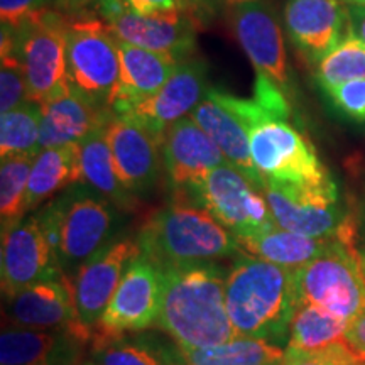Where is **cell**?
Listing matches in <instances>:
<instances>
[{
  "label": "cell",
  "mask_w": 365,
  "mask_h": 365,
  "mask_svg": "<svg viewBox=\"0 0 365 365\" xmlns=\"http://www.w3.org/2000/svg\"><path fill=\"white\" fill-rule=\"evenodd\" d=\"M163 303L158 327L185 349H205L237 335L225 303L227 274L215 262L159 267Z\"/></svg>",
  "instance_id": "1"
},
{
  "label": "cell",
  "mask_w": 365,
  "mask_h": 365,
  "mask_svg": "<svg viewBox=\"0 0 365 365\" xmlns=\"http://www.w3.org/2000/svg\"><path fill=\"white\" fill-rule=\"evenodd\" d=\"M225 303L237 335L287 345L298 308L294 269L242 254L227 274Z\"/></svg>",
  "instance_id": "2"
},
{
  "label": "cell",
  "mask_w": 365,
  "mask_h": 365,
  "mask_svg": "<svg viewBox=\"0 0 365 365\" xmlns=\"http://www.w3.org/2000/svg\"><path fill=\"white\" fill-rule=\"evenodd\" d=\"M158 267L213 262L242 252L237 237L200 205L175 203L150 217L137 237Z\"/></svg>",
  "instance_id": "3"
},
{
  "label": "cell",
  "mask_w": 365,
  "mask_h": 365,
  "mask_svg": "<svg viewBox=\"0 0 365 365\" xmlns=\"http://www.w3.org/2000/svg\"><path fill=\"white\" fill-rule=\"evenodd\" d=\"M115 208L83 182L66 188L43 208L38 222L66 276L112 244Z\"/></svg>",
  "instance_id": "4"
},
{
  "label": "cell",
  "mask_w": 365,
  "mask_h": 365,
  "mask_svg": "<svg viewBox=\"0 0 365 365\" xmlns=\"http://www.w3.org/2000/svg\"><path fill=\"white\" fill-rule=\"evenodd\" d=\"M298 304H313L352 322L365 307V274L359 252V220L349 213L331 244L294 269Z\"/></svg>",
  "instance_id": "5"
},
{
  "label": "cell",
  "mask_w": 365,
  "mask_h": 365,
  "mask_svg": "<svg viewBox=\"0 0 365 365\" xmlns=\"http://www.w3.org/2000/svg\"><path fill=\"white\" fill-rule=\"evenodd\" d=\"M66 19L53 9H41L14 31L31 102L46 107L71 91L66 73Z\"/></svg>",
  "instance_id": "6"
},
{
  "label": "cell",
  "mask_w": 365,
  "mask_h": 365,
  "mask_svg": "<svg viewBox=\"0 0 365 365\" xmlns=\"http://www.w3.org/2000/svg\"><path fill=\"white\" fill-rule=\"evenodd\" d=\"M66 73L71 90L100 107L112 108L120 78V53L107 22L95 17H68Z\"/></svg>",
  "instance_id": "7"
},
{
  "label": "cell",
  "mask_w": 365,
  "mask_h": 365,
  "mask_svg": "<svg viewBox=\"0 0 365 365\" xmlns=\"http://www.w3.org/2000/svg\"><path fill=\"white\" fill-rule=\"evenodd\" d=\"M250 156L264 181L323 182L331 180L317 150L296 127L279 118H264L247 129Z\"/></svg>",
  "instance_id": "8"
},
{
  "label": "cell",
  "mask_w": 365,
  "mask_h": 365,
  "mask_svg": "<svg viewBox=\"0 0 365 365\" xmlns=\"http://www.w3.org/2000/svg\"><path fill=\"white\" fill-rule=\"evenodd\" d=\"M188 193L235 237L277 227L261 186L225 163Z\"/></svg>",
  "instance_id": "9"
},
{
  "label": "cell",
  "mask_w": 365,
  "mask_h": 365,
  "mask_svg": "<svg viewBox=\"0 0 365 365\" xmlns=\"http://www.w3.org/2000/svg\"><path fill=\"white\" fill-rule=\"evenodd\" d=\"M264 195L277 227L308 237L333 235L349 212L340 207L335 181L277 182L264 181Z\"/></svg>",
  "instance_id": "10"
},
{
  "label": "cell",
  "mask_w": 365,
  "mask_h": 365,
  "mask_svg": "<svg viewBox=\"0 0 365 365\" xmlns=\"http://www.w3.org/2000/svg\"><path fill=\"white\" fill-rule=\"evenodd\" d=\"M161 303V269L140 252L127 267L115 294L95 328L91 341L148 330L158 323Z\"/></svg>",
  "instance_id": "11"
},
{
  "label": "cell",
  "mask_w": 365,
  "mask_h": 365,
  "mask_svg": "<svg viewBox=\"0 0 365 365\" xmlns=\"http://www.w3.org/2000/svg\"><path fill=\"white\" fill-rule=\"evenodd\" d=\"M98 7L108 29L120 43L170 54L178 61L195 51V22L186 12L143 16L127 9L122 0H102Z\"/></svg>",
  "instance_id": "12"
},
{
  "label": "cell",
  "mask_w": 365,
  "mask_h": 365,
  "mask_svg": "<svg viewBox=\"0 0 365 365\" xmlns=\"http://www.w3.org/2000/svg\"><path fill=\"white\" fill-rule=\"evenodd\" d=\"M166 132L154 129L134 113L115 115L107 125L113 168L130 195L145 193L154 186L163 163Z\"/></svg>",
  "instance_id": "13"
},
{
  "label": "cell",
  "mask_w": 365,
  "mask_h": 365,
  "mask_svg": "<svg viewBox=\"0 0 365 365\" xmlns=\"http://www.w3.org/2000/svg\"><path fill=\"white\" fill-rule=\"evenodd\" d=\"M230 22L257 76L271 80L287 95L291 85L284 39L271 7L262 0H239L230 7Z\"/></svg>",
  "instance_id": "14"
},
{
  "label": "cell",
  "mask_w": 365,
  "mask_h": 365,
  "mask_svg": "<svg viewBox=\"0 0 365 365\" xmlns=\"http://www.w3.org/2000/svg\"><path fill=\"white\" fill-rule=\"evenodd\" d=\"M139 254L140 247L137 239L112 242L107 249H103L102 252L76 269L71 276H68L71 281L78 319L81 327L90 333L91 339L127 267Z\"/></svg>",
  "instance_id": "15"
},
{
  "label": "cell",
  "mask_w": 365,
  "mask_h": 365,
  "mask_svg": "<svg viewBox=\"0 0 365 365\" xmlns=\"http://www.w3.org/2000/svg\"><path fill=\"white\" fill-rule=\"evenodd\" d=\"M2 293L11 298L24 287L63 276L56 254L46 239L38 217L24 218L2 232Z\"/></svg>",
  "instance_id": "16"
},
{
  "label": "cell",
  "mask_w": 365,
  "mask_h": 365,
  "mask_svg": "<svg viewBox=\"0 0 365 365\" xmlns=\"http://www.w3.org/2000/svg\"><path fill=\"white\" fill-rule=\"evenodd\" d=\"M284 26L296 51L314 66L350 33L341 0H287Z\"/></svg>",
  "instance_id": "17"
},
{
  "label": "cell",
  "mask_w": 365,
  "mask_h": 365,
  "mask_svg": "<svg viewBox=\"0 0 365 365\" xmlns=\"http://www.w3.org/2000/svg\"><path fill=\"white\" fill-rule=\"evenodd\" d=\"M9 319L19 328L31 330H70L91 344V335L81 327L73 298L71 281L66 274L24 287L7 298Z\"/></svg>",
  "instance_id": "18"
},
{
  "label": "cell",
  "mask_w": 365,
  "mask_h": 365,
  "mask_svg": "<svg viewBox=\"0 0 365 365\" xmlns=\"http://www.w3.org/2000/svg\"><path fill=\"white\" fill-rule=\"evenodd\" d=\"M227 159L217 144L191 117L168 127L163 144V164L173 185L193 190Z\"/></svg>",
  "instance_id": "19"
},
{
  "label": "cell",
  "mask_w": 365,
  "mask_h": 365,
  "mask_svg": "<svg viewBox=\"0 0 365 365\" xmlns=\"http://www.w3.org/2000/svg\"><path fill=\"white\" fill-rule=\"evenodd\" d=\"M208 90L207 65L202 59H185L153 97L137 103L127 113H134L154 129L166 132L168 127L193 112Z\"/></svg>",
  "instance_id": "20"
},
{
  "label": "cell",
  "mask_w": 365,
  "mask_h": 365,
  "mask_svg": "<svg viewBox=\"0 0 365 365\" xmlns=\"http://www.w3.org/2000/svg\"><path fill=\"white\" fill-rule=\"evenodd\" d=\"M86 345L70 330L9 327L0 335V365H80Z\"/></svg>",
  "instance_id": "21"
},
{
  "label": "cell",
  "mask_w": 365,
  "mask_h": 365,
  "mask_svg": "<svg viewBox=\"0 0 365 365\" xmlns=\"http://www.w3.org/2000/svg\"><path fill=\"white\" fill-rule=\"evenodd\" d=\"M120 78L112 100L115 115L127 113L137 103L153 97L171 78L181 61L170 54L150 51L139 46L120 43Z\"/></svg>",
  "instance_id": "22"
},
{
  "label": "cell",
  "mask_w": 365,
  "mask_h": 365,
  "mask_svg": "<svg viewBox=\"0 0 365 365\" xmlns=\"http://www.w3.org/2000/svg\"><path fill=\"white\" fill-rule=\"evenodd\" d=\"M115 117L112 108L100 107L71 90L65 97L43 107L39 150L80 144Z\"/></svg>",
  "instance_id": "23"
},
{
  "label": "cell",
  "mask_w": 365,
  "mask_h": 365,
  "mask_svg": "<svg viewBox=\"0 0 365 365\" xmlns=\"http://www.w3.org/2000/svg\"><path fill=\"white\" fill-rule=\"evenodd\" d=\"M190 117L207 132V135L222 150L230 166L237 168L255 185L264 188V180L255 170L252 156H250L247 130L237 120L234 113L228 112L207 93V97L190 113Z\"/></svg>",
  "instance_id": "24"
},
{
  "label": "cell",
  "mask_w": 365,
  "mask_h": 365,
  "mask_svg": "<svg viewBox=\"0 0 365 365\" xmlns=\"http://www.w3.org/2000/svg\"><path fill=\"white\" fill-rule=\"evenodd\" d=\"M333 235L308 237L274 227L254 235L237 237L244 254L287 269H298L328 249Z\"/></svg>",
  "instance_id": "25"
},
{
  "label": "cell",
  "mask_w": 365,
  "mask_h": 365,
  "mask_svg": "<svg viewBox=\"0 0 365 365\" xmlns=\"http://www.w3.org/2000/svg\"><path fill=\"white\" fill-rule=\"evenodd\" d=\"M78 182H81L78 144L41 149L31 168L26 210H36L46 200Z\"/></svg>",
  "instance_id": "26"
},
{
  "label": "cell",
  "mask_w": 365,
  "mask_h": 365,
  "mask_svg": "<svg viewBox=\"0 0 365 365\" xmlns=\"http://www.w3.org/2000/svg\"><path fill=\"white\" fill-rule=\"evenodd\" d=\"M91 360L97 365H182L178 345L144 333H125L91 341Z\"/></svg>",
  "instance_id": "27"
},
{
  "label": "cell",
  "mask_w": 365,
  "mask_h": 365,
  "mask_svg": "<svg viewBox=\"0 0 365 365\" xmlns=\"http://www.w3.org/2000/svg\"><path fill=\"white\" fill-rule=\"evenodd\" d=\"M78 149L81 182L107 198L117 208L132 210L135 198L124 188L113 168L110 145L107 139V125L81 140Z\"/></svg>",
  "instance_id": "28"
},
{
  "label": "cell",
  "mask_w": 365,
  "mask_h": 365,
  "mask_svg": "<svg viewBox=\"0 0 365 365\" xmlns=\"http://www.w3.org/2000/svg\"><path fill=\"white\" fill-rule=\"evenodd\" d=\"M178 349L182 365H281L284 359V349L249 336L205 349Z\"/></svg>",
  "instance_id": "29"
},
{
  "label": "cell",
  "mask_w": 365,
  "mask_h": 365,
  "mask_svg": "<svg viewBox=\"0 0 365 365\" xmlns=\"http://www.w3.org/2000/svg\"><path fill=\"white\" fill-rule=\"evenodd\" d=\"M349 322L313 304H298L289 325L286 349L317 352L345 339Z\"/></svg>",
  "instance_id": "30"
},
{
  "label": "cell",
  "mask_w": 365,
  "mask_h": 365,
  "mask_svg": "<svg viewBox=\"0 0 365 365\" xmlns=\"http://www.w3.org/2000/svg\"><path fill=\"white\" fill-rule=\"evenodd\" d=\"M43 107L26 102L0 117V154L2 158L39 153Z\"/></svg>",
  "instance_id": "31"
},
{
  "label": "cell",
  "mask_w": 365,
  "mask_h": 365,
  "mask_svg": "<svg viewBox=\"0 0 365 365\" xmlns=\"http://www.w3.org/2000/svg\"><path fill=\"white\" fill-rule=\"evenodd\" d=\"M33 154L2 158L0 166V218L2 232L24 220L27 182L34 161Z\"/></svg>",
  "instance_id": "32"
},
{
  "label": "cell",
  "mask_w": 365,
  "mask_h": 365,
  "mask_svg": "<svg viewBox=\"0 0 365 365\" xmlns=\"http://www.w3.org/2000/svg\"><path fill=\"white\" fill-rule=\"evenodd\" d=\"M314 68V76L322 90L350 80H362L365 78V43L349 33Z\"/></svg>",
  "instance_id": "33"
},
{
  "label": "cell",
  "mask_w": 365,
  "mask_h": 365,
  "mask_svg": "<svg viewBox=\"0 0 365 365\" xmlns=\"http://www.w3.org/2000/svg\"><path fill=\"white\" fill-rule=\"evenodd\" d=\"M2 68H0V110L6 113L19 105L29 102L26 76L22 71L19 58L12 49L2 51Z\"/></svg>",
  "instance_id": "34"
},
{
  "label": "cell",
  "mask_w": 365,
  "mask_h": 365,
  "mask_svg": "<svg viewBox=\"0 0 365 365\" xmlns=\"http://www.w3.org/2000/svg\"><path fill=\"white\" fill-rule=\"evenodd\" d=\"M359 362L362 360L350 350L344 339L317 352L284 349V359L281 365H357Z\"/></svg>",
  "instance_id": "35"
},
{
  "label": "cell",
  "mask_w": 365,
  "mask_h": 365,
  "mask_svg": "<svg viewBox=\"0 0 365 365\" xmlns=\"http://www.w3.org/2000/svg\"><path fill=\"white\" fill-rule=\"evenodd\" d=\"M323 91L336 110L354 120L365 122V78L345 81Z\"/></svg>",
  "instance_id": "36"
},
{
  "label": "cell",
  "mask_w": 365,
  "mask_h": 365,
  "mask_svg": "<svg viewBox=\"0 0 365 365\" xmlns=\"http://www.w3.org/2000/svg\"><path fill=\"white\" fill-rule=\"evenodd\" d=\"M41 9H46V0H0L2 26L17 31Z\"/></svg>",
  "instance_id": "37"
},
{
  "label": "cell",
  "mask_w": 365,
  "mask_h": 365,
  "mask_svg": "<svg viewBox=\"0 0 365 365\" xmlns=\"http://www.w3.org/2000/svg\"><path fill=\"white\" fill-rule=\"evenodd\" d=\"M127 9L143 16L185 12L195 0H122Z\"/></svg>",
  "instance_id": "38"
},
{
  "label": "cell",
  "mask_w": 365,
  "mask_h": 365,
  "mask_svg": "<svg viewBox=\"0 0 365 365\" xmlns=\"http://www.w3.org/2000/svg\"><path fill=\"white\" fill-rule=\"evenodd\" d=\"M345 341L360 360H365V307L349 323V328H346L345 333Z\"/></svg>",
  "instance_id": "39"
},
{
  "label": "cell",
  "mask_w": 365,
  "mask_h": 365,
  "mask_svg": "<svg viewBox=\"0 0 365 365\" xmlns=\"http://www.w3.org/2000/svg\"><path fill=\"white\" fill-rule=\"evenodd\" d=\"M102 0H46V7L53 9L63 16H71V14H76L83 11L91 4H100Z\"/></svg>",
  "instance_id": "40"
},
{
  "label": "cell",
  "mask_w": 365,
  "mask_h": 365,
  "mask_svg": "<svg viewBox=\"0 0 365 365\" xmlns=\"http://www.w3.org/2000/svg\"><path fill=\"white\" fill-rule=\"evenodd\" d=\"M346 11H349L350 33L355 34L360 41L365 43V6L350 4V6L346 7Z\"/></svg>",
  "instance_id": "41"
},
{
  "label": "cell",
  "mask_w": 365,
  "mask_h": 365,
  "mask_svg": "<svg viewBox=\"0 0 365 365\" xmlns=\"http://www.w3.org/2000/svg\"><path fill=\"white\" fill-rule=\"evenodd\" d=\"M359 252H360V261H362V269L365 274V210L362 215V222H359Z\"/></svg>",
  "instance_id": "42"
},
{
  "label": "cell",
  "mask_w": 365,
  "mask_h": 365,
  "mask_svg": "<svg viewBox=\"0 0 365 365\" xmlns=\"http://www.w3.org/2000/svg\"><path fill=\"white\" fill-rule=\"evenodd\" d=\"M346 4H357V6H365V0H341Z\"/></svg>",
  "instance_id": "43"
},
{
  "label": "cell",
  "mask_w": 365,
  "mask_h": 365,
  "mask_svg": "<svg viewBox=\"0 0 365 365\" xmlns=\"http://www.w3.org/2000/svg\"><path fill=\"white\" fill-rule=\"evenodd\" d=\"M80 365H97V364H95V362H93V360H91V359H90V360H86V362H81Z\"/></svg>",
  "instance_id": "44"
},
{
  "label": "cell",
  "mask_w": 365,
  "mask_h": 365,
  "mask_svg": "<svg viewBox=\"0 0 365 365\" xmlns=\"http://www.w3.org/2000/svg\"><path fill=\"white\" fill-rule=\"evenodd\" d=\"M357 365H365V360H362V362H359Z\"/></svg>",
  "instance_id": "45"
},
{
  "label": "cell",
  "mask_w": 365,
  "mask_h": 365,
  "mask_svg": "<svg viewBox=\"0 0 365 365\" xmlns=\"http://www.w3.org/2000/svg\"><path fill=\"white\" fill-rule=\"evenodd\" d=\"M230 2H232V4H234V2H239V0H230Z\"/></svg>",
  "instance_id": "46"
}]
</instances>
